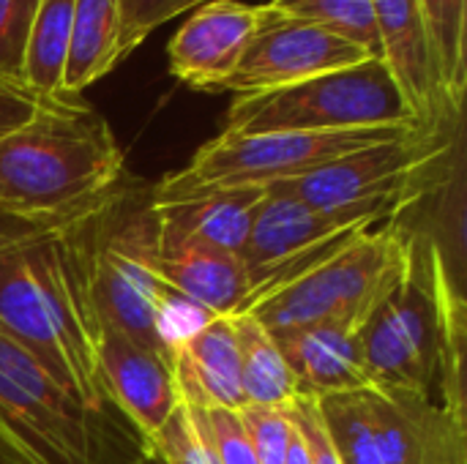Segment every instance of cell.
I'll return each mask as SVG.
<instances>
[{
    "label": "cell",
    "instance_id": "cell-35",
    "mask_svg": "<svg viewBox=\"0 0 467 464\" xmlns=\"http://www.w3.org/2000/svg\"><path fill=\"white\" fill-rule=\"evenodd\" d=\"M0 464H27L5 440H0Z\"/></svg>",
    "mask_w": 467,
    "mask_h": 464
},
{
    "label": "cell",
    "instance_id": "cell-32",
    "mask_svg": "<svg viewBox=\"0 0 467 464\" xmlns=\"http://www.w3.org/2000/svg\"><path fill=\"white\" fill-rule=\"evenodd\" d=\"M285 464H312V454H309V446L301 435V429L296 427V435L287 446V457H285Z\"/></svg>",
    "mask_w": 467,
    "mask_h": 464
},
{
    "label": "cell",
    "instance_id": "cell-8",
    "mask_svg": "<svg viewBox=\"0 0 467 464\" xmlns=\"http://www.w3.org/2000/svg\"><path fill=\"white\" fill-rule=\"evenodd\" d=\"M0 432L27 464H104L101 418L3 331Z\"/></svg>",
    "mask_w": 467,
    "mask_h": 464
},
{
    "label": "cell",
    "instance_id": "cell-22",
    "mask_svg": "<svg viewBox=\"0 0 467 464\" xmlns=\"http://www.w3.org/2000/svg\"><path fill=\"white\" fill-rule=\"evenodd\" d=\"M449 101L462 109L467 88V0H419Z\"/></svg>",
    "mask_w": 467,
    "mask_h": 464
},
{
    "label": "cell",
    "instance_id": "cell-18",
    "mask_svg": "<svg viewBox=\"0 0 467 464\" xmlns=\"http://www.w3.org/2000/svg\"><path fill=\"white\" fill-rule=\"evenodd\" d=\"M260 197V186L219 189L175 202H156V213L161 224H170L186 235H194L211 246L241 257L252 232Z\"/></svg>",
    "mask_w": 467,
    "mask_h": 464
},
{
    "label": "cell",
    "instance_id": "cell-4",
    "mask_svg": "<svg viewBox=\"0 0 467 464\" xmlns=\"http://www.w3.org/2000/svg\"><path fill=\"white\" fill-rule=\"evenodd\" d=\"M88 252L101 325L170 361L175 295L159 273L153 183L123 175L88 205Z\"/></svg>",
    "mask_w": 467,
    "mask_h": 464
},
{
    "label": "cell",
    "instance_id": "cell-27",
    "mask_svg": "<svg viewBox=\"0 0 467 464\" xmlns=\"http://www.w3.org/2000/svg\"><path fill=\"white\" fill-rule=\"evenodd\" d=\"M208 0H118L120 14V41L118 55L126 60L159 25L175 19L189 8H200Z\"/></svg>",
    "mask_w": 467,
    "mask_h": 464
},
{
    "label": "cell",
    "instance_id": "cell-1",
    "mask_svg": "<svg viewBox=\"0 0 467 464\" xmlns=\"http://www.w3.org/2000/svg\"><path fill=\"white\" fill-rule=\"evenodd\" d=\"M90 205V202H88ZM88 205L0 241V331L27 350L88 413L104 418Z\"/></svg>",
    "mask_w": 467,
    "mask_h": 464
},
{
    "label": "cell",
    "instance_id": "cell-12",
    "mask_svg": "<svg viewBox=\"0 0 467 464\" xmlns=\"http://www.w3.org/2000/svg\"><path fill=\"white\" fill-rule=\"evenodd\" d=\"M96 369L104 402L134 427L140 446L150 443L181 405L170 361L107 325L99 334Z\"/></svg>",
    "mask_w": 467,
    "mask_h": 464
},
{
    "label": "cell",
    "instance_id": "cell-6",
    "mask_svg": "<svg viewBox=\"0 0 467 464\" xmlns=\"http://www.w3.org/2000/svg\"><path fill=\"white\" fill-rule=\"evenodd\" d=\"M375 126H419L383 57H367L296 85L235 96L227 109L224 134Z\"/></svg>",
    "mask_w": 467,
    "mask_h": 464
},
{
    "label": "cell",
    "instance_id": "cell-17",
    "mask_svg": "<svg viewBox=\"0 0 467 464\" xmlns=\"http://www.w3.org/2000/svg\"><path fill=\"white\" fill-rule=\"evenodd\" d=\"M276 342L293 372L298 397L326 399L372 388L364 369L358 331L353 328L334 323L306 325L279 334Z\"/></svg>",
    "mask_w": 467,
    "mask_h": 464
},
{
    "label": "cell",
    "instance_id": "cell-33",
    "mask_svg": "<svg viewBox=\"0 0 467 464\" xmlns=\"http://www.w3.org/2000/svg\"><path fill=\"white\" fill-rule=\"evenodd\" d=\"M25 227H30V222L14 219V216H8V213H3V211H0V241H5V238L16 235V232H19V230H25Z\"/></svg>",
    "mask_w": 467,
    "mask_h": 464
},
{
    "label": "cell",
    "instance_id": "cell-29",
    "mask_svg": "<svg viewBox=\"0 0 467 464\" xmlns=\"http://www.w3.org/2000/svg\"><path fill=\"white\" fill-rule=\"evenodd\" d=\"M219 464H260L241 427L238 410H200Z\"/></svg>",
    "mask_w": 467,
    "mask_h": 464
},
{
    "label": "cell",
    "instance_id": "cell-16",
    "mask_svg": "<svg viewBox=\"0 0 467 464\" xmlns=\"http://www.w3.org/2000/svg\"><path fill=\"white\" fill-rule=\"evenodd\" d=\"M170 369L183 405L241 410V364L233 314L208 317L170 347Z\"/></svg>",
    "mask_w": 467,
    "mask_h": 464
},
{
    "label": "cell",
    "instance_id": "cell-13",
    "mask_svg": "<svg viewBox=\"0 0 467 464\" xmlns=\"http://www.w3.org/2000/svg\"><path fill=\"white\" fill-rule=\"evenodd\" d=\"M367 405L386 464H467V421L438 402L367 388Z\"/></svg>",
    "mask_w": 467,
    "mask_h": 464
},
{
    "label": "cell",
    "instance_id": "cell-31",
    "mask_svg": "<svg viewBox=\"0 0 467 464\" xmlns=\"http://www.w3.org/2000/svg\"><path fill=\"white\" fill-rule=\"evenodd\" d=\"M38 107V96L25 90L22 85L0 82V134L25 123Z\"/></svg>",
    "mask_w": 467,
    "mask_h": 464
},
{
    "label": "cell",
    "instance_id": "cell-25",
    "mask_svg": "<svg viewBox=\"0 0 467 464\" xmlns=\"http://www.w3.org/2000/svg\"><path fill=\"white\" fill-rule=\"evenodd\" d=\"M145 446L161 457L164 464H219L200 410L183 402L167 418L161 432Z\"/></svg>",
    "mask_w": 467,
    "mask_h": 464
},
{
    "label": "cell",
    "instance_id": "cell-20",
    "mask_svg": "<svg viewBox=\"0 0 467 464\" xmlns=\"http://www.w3.org/2000/svg\"><path fill=\"white\" fill-rule=\"evenodd\" d=\"M233 320L238 339L244 405L290 407L298 399V391L276 336L252 314H233Z\"/></svg>",
    "mask_w": 467,
    "mask_h": 464
},
{
    "label": "cell",
    "instance_id": "cell-36",
    "mask_svg": "<svg viewBox=\"0 0 467 464\" xmlns=\"http://www.w3.org/2000/svg\"><path fill=\"white\" fill-rule=\"evenodd\" d=\"M0 440H5V435H3V432H0ZM5 443H8V440H5ZM8 446H11V443H8ZM11 449H14V446H11ZM14 451H16V449H14Z\"/></svg>",
    "mask_w": 467,
    "mask_h": 464
},
{
    "label": "cell",
    "instance_id": "cell-11",
    "mask_svg": "<svg viewBox=\"0 0 467 464\" xmlns=\"http://www.w3.org/2000/svg\"><path fill=\"white\" fill-rule=\"evenodd\" d=\"M372 14L380 57L413 109L419 129L443 131L462 126V109L443 90L419 0H372Z\"/></svg>",
    "mask_w": 467,
    "mask_h": 464
},
{
    "label": "cell",
    "instance_id": "cell-21",
    "mask_svg": "<svg viewBox=\"0 0 467 464\" xmlns=\"http://www.w3.org/2000/svg\"><path fill=\"white\" fill-rule=\"evenodd\" d=\"M74 0H41L30 25L22 85L38 98L63 96V71L71 41Z\"/></svg>",
    "mask_w": 467,
    "mask_h": 464
},
{
    "label": "cell",
    "instance_id": "cell-30",
    "mask_svg": "<svg viewBox=\"0 0 467 464\" xmlns=\"http://www.w3.org/2000/svg\"><path fill=\"white\" fill-rule=\"evenodd\" d=\"M290 416L296 421V427L301 429L306 446H309V454H312V464H342L337 451H334V443L328 438V429H326V421H323V413H320V402L312 399V397H298L293 405H290Z\"/></svg>",
    "mask_w": 467,
    "mask_h": 464
},
{
    "label": "cell",
    "instance_id": "cell-7",
    "mask_svg": "<svg viewBox=\"0 0 467 464\" xmlns=\"http://www.w3.org/2000/svg\"><path fill=\"white\" fill-rule=\"evenodd\" d=\"M416 126H375L348 131H268V134H219L205 142L194 159L153 183L156 202H175L205 191L271 186L301 178L345 153L394 139Z\"/></svg>",
    "mask_w": 467,
    "mask_h": 464
},
{
    "label": "cell",
    "instance_id": "cell-3",
    "mask_svg": "<svg viewBox=\"0 0 467 464\" xmlns=\"http://www.w3.org/2000/svg\"><path fill=\"white\" fill-rule=\"evenodd\" d=\"M123 175V150L109 123L79 96L38 98L25 123L0 134V211L14 219H63Z\"/></svg>",
    "mask_w": 467,
    "mask_h": 464
},
{
    "label": "cell",
    "instance_id": "cell-19",
    "mask_svg": "<svg viewBox=\"0 0 467 464\" xmlns=\"http://www.w3.org/2000/svg\"><path fill=\"white\" fill-rule=\"evenodd\" d=\"M120 14L118 0H74L71 41L63 71V96H79L118 63Z\"/></svg>",
    "mask_w": 467,
    "mask_h": 464
},
{
    "label": "cell",
    "instance_id": "cell-14",
    "mask_svg": "<svg viewBox=\"0 0 467 464\" xmlns=\"http://www.w3.org/2000/svg\"><path fill=\"white\" fill-rule=\"evenodd\" d=\"M263 16V5L238 0L202 3L170 38L167 57L178 82L205 93H222L235 71L249 38Z\"/></svg>",
    "mask_w": 467,
    "mask_h": 464
},
{
    "label": "cell",
    "instance_id": "cell-2",
    "mask_svg": "<svg viewBox=\"0 0 467 464\" xmlns=\"http://www.w3.org/2000/svg\"><path fill=\"white\" fill-rule=\"evenodd\" d=\"M465 295L430 230H413L405 276L358 331L372 388L427 397L465 418Z\"/></svg>",
    "mask_w": 467,
    "mask_h": 464
},
{
    "label": "cell",
    "instance_id": "cell-10",
    "mask_svg": "<svg viewBox=\"0 0 467 464\" xmlns=\"http://www.w3.org/2000/svg\"><path fill=\"white\" fill-rule=\"evenodd\" d=\"M391 219H397V213L386 208L315 211L282 183H271L263 189L252 232L241 252V263L249 273V284L254 287L265 273L304 257L320 243L353 230L380 227Z\"/></svg>",
    "mask_w": 467,
    "mask_h": 464
},
{
    "label": "cell",
    "instance_id": "cell-24",
    "mask_svg": "<svg viewBox=\"0 0 467 464\" xmlns=\"http://www.w3.org/2000/svg\"><path fill=\"white\" fill-rule=\"evenodd\" d=\"M268 5L287 16L320 25L358 44L372 57H380V38L375 30L372 0H271Z\"/></svg>",
    "mask_w": 467,
    "mask_h": 464
},
{
    "label": "cell",
    "instance_id": "cell-26",
    "mask_svg": "<svg viewBox=\"0 0 467 464\" xmlns=\"http://www.w3.org/2000/svg\"><path fill=\"white\" fill-rule=\"evenodd\" d=\"M241 427L249 438V446L260 464H285L287 446L296 435V421L290 407H260L244 405L238 410Z\"/></svg>",
    "mask_w": 467,
    "mask_h": 464
},
{
    "label": "cell",
    "instance_id": "cell-9",
    "mask_svg": "<svg viewBox=\"0 0 467 464\" xmlns=\"http://www.w3.org/2000/svg\"><path fill=\"white\" fill-rule=\"evenodd\" d=\"M367 57L372 55L358 44L320 25L263 5L260 25L222 90H230L235 96L274 90L334 68L361 63Z\"/></svg>",
    "mask_w": 467,
    "mask_h": 464
},
{
    "label": "cell",
    "instance_id": "cell-5",
    "mask_svg": "<svg viewBox=\"0 0 467 464\" xmlns=\"http://www.w3.org/2000/svg\"><path fill=\"white\" fill-rule=\"evenodd\" d=\"M410 254L413 227L391 219L356 235L282 287L254 298L238 314L257 317L274 336L323 323L361 331L405 276Z\"/></svg>",
    "mask_w": 467,
    "mask_h": 464
},
{
    "label": "cell",
    "instance_id": "cell-28",
    "mask_svg": "<svg viewBox=\"0 0 467 464\" xmlns=\"http://www.w3.org/2000/svg\"><path fill=\"white\" fill-rule=\"evenodd\" d=\"M38 3L41 0H0V82L22 85L25 46Z\"/></svg>",
    "mask_w": 467,
    "mask_h": 464
},
{
    "label": "cell",
    "instance_id": "cell-23",
    "mask_svg": "<svg viewBox=\"0 0 467 464\" xmlns=\"http://www.w3.org/2000/svg\"><path fill=\"white\" fill-rule=\"evenodd\" d=\"M320 413L328 429V438L334 443V451L342 464H386L369 405H367V388L364 391H350V394H337L317 399Z\"/></svg>",
    "mask_w": 467,
    "mask_h": 464
},
{
    "label": "cell",
    "instance_id": "cell-15",
    "mask_svg": "<svg viewBox=\"0 0 467 464\" xmlns=\"http://www.w3.org/2000/svg\"><path fill=\"white\" fill-rule=\"evenodd\" d=\"M159 273L172 295L205 317L235 314L249 298V273L238 254L159 222Z\"/></svg>",
    "mask_w": 467,
    "mask_h": 464
},
{
    "label": "cell",
    "instance_id": "cell-34",
    "mask_svg": "<svg viewBox=\"0 0 467 464\" xmlns=\"http://www.w3.org/2000/svg\"><path fill=\"white\" fill-rule=\"evenodd\" d=\"M118 464H164L161 457H156L148 446H140V451L129 459V462H118Z\"/></svg>",
    "mask_w": 467,
    "mask_h": 464
}]
</instances>
